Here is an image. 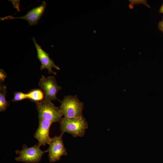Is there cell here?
I'll return each mask as SVG.
<instances>
[{
  "instance_id": "15",
  "label": "cell",
  "mask_w": 163,
  "mask_h": 163,
  "mask_svg": "<svg viewBox=\"0 0 163 163\" xmlns=\"http://www.w3.org/2000/svg\"><path fill=\"white\" fill-rule=\"evenodd\" d=\"M159 11L160 13L163 14V3L160 8Z\"/></svg>"
},
{
  "instance_id": "8",
  "label": "cell",
  "mask_w": 163,
  "mask_h": 163,
  "mask_svg": "<svg viewBox=\"0 0 163 163\" xmlns=\"http://www.w3.org/2000/svg\"><path fill=\"white\" fill-rule=\"evenodd\" d=\"M32 39L36 49L37 58L41 63L40 67V70H42L43 69H46L49 73L56 75V73L53 71L52 69L55 68L56 69L59 70V68L56 66L53 60L50 58L49 54L42 49L41 46L37 43L35 38L32 37Z\"/></svg>"
},
{
  "instance_id": "3",
  "label": "cell",
  "mask_w": 163,
  "mask_h": 163,
  "mask_svg": "<svg viewBox=\"0 0 163 163\" xmlns=\"http://www.w3.org/2000/svg\"><path fill=\"white\" fill-rule=\"evenodd\" d=\"M39 120L46 119L54 122H61L62 115L60 108L55 106L51 101L43 100L35 102Z\"/></svg>"
},
{
  "instance_id": "10",
  "label": "cell",
  "mask_w": 163,
  "mask_h": 163,
  "mask_svg": "<svg viewBox=\"0 0 163 163\" xmlns=\"http://www.w3.org/2000/svg\"><path fill=\"white\" fill-rule=\"evenodd\" d=\"M7 87L6 85L0 83V111H5L9 105L6 101Z\"/></svg>"
},
{
  "instance_id": "13",
  "label": "cell",
  "mask_w": 163,
  "mask_h": 163,
  "mask_svg": "<svg viewBox=\"0 0 163 163\" xmlns=\"http://www.w3.org/2000/svg\"><path fill=\"white\" fill-rule=\"evenodd\" d=\"M6 77L7 75L6 73L3 69H1L0 71V83H2V82H4Z\"/></svg>"
},
{
  "instance_id": "14",
  "label": "cell",
  "mask_w": 163,
  "mask_h": 163,
  "mask_svg": "<svg viewBox=\"0 0 163 163\" xmlns=\"http://www.w3.org/2000/svg\"><path fill=\"white\" fill-rule=\"evenodd\" d=\"M158 27L159 30L163 33V18L160 21L158 24Z\"/></svg>"
},
{
  "instance_id": "4",
  "label": "cell",
  "mask_w": 163,
  "mask_h": 163,
  "mask_svg": "<svg viewBox=\"0 0 163 163\" xmlns=\"http://www.w3.org/2000/svg\"><path fill=\"white\" fill-rule=\"evenodd\" d=\"M48 152L47 150L43 151L37 145L28 148L26 145L23 146L21 150H17L15 153L19 156L14 158L17 161H21L26 163H37L41 160L43 154Z\"/></svg>"
},
{
  "instance_id": "5",
  "label": "cell",
  "mask_w": 163,
  "mask_h": 163,
  "mask_svg": "<svg viewBox=\"0 0 163 163\" xmlns=\"http://www.w3.org/2000/svg\"><path fill=\"white\" fill-rule=\"evenodd\" d=\"M38 85L43 91L44 94V100L51 101L57 100L61 102L56 97L58 92L62 88L57 84L55 78L53 76L45 77L41 76Z\"/></svg>"
},
{
  "instance_id": "9",
  "label": "cell",
  "mask_w": 163,
  "mask_h": 163,
  "mask_svg": "<svg viewBox=\"0 0 163 163\" xmlns=\"http://www.w3.org/2000/svg\"><path fill=\"white\" fill-rule=\"evenodd\" d=\"M52 123L47 119L39 120V126L34 135V137L38 141V145L40 146L49 145L52 138L49 136L50 126Z\"/></svg>"
},
{
  "instance_id": "12",
  "label": "cell",
  "mask_w": 163,
  "mask_h": 163,
  "mask_svg": "<svg viewBox=\"0 0 163 163\" xmlns=\"http://www.w3.org/2000/svg\"><path fill=\"white\" fill-rule=\"evenodd\" d=\"M14 98L12 100V102H17L27 99L26 94L21 92H15L14 94Z\"/></svg>"
},
{
  "instance_id": "11",
  "label": "cell",
  "mask_w": 163,
  "mask_h": 163,
  "mask_svg": "<svg viewBox=\"0 0 163 163\" xmlns=\"http://www.w3.org/2000/svg\"><path fill=\"white\" fill-rule=\"evenodd\" d=\"M27 99L34 101L40 102L44 100V94L43 92L40 89H34L26 94Z\"/></svg>"
},
{
  "instance_id": "2",
  "label": "cell",
  "mask_w": 163,
  "mask_h": 163,
  "mask_svg": "<svg viewBox=\"0 0 163 163\" xmlns=\"http://www.w3.org/2000/svg\"><path fill=\"white\" fill-rule=\"evenodd\" d=\"M60 123L61 132L69 133L74 137L83 136L88 127V123L83 116L74 118L64 117Z\"/></svg>"
},
{
  "instance_id": "7",
  "label": "cell",
  "mask_w": 163,
  "mask_h": 163,
  "mask_svg": "<svg viewBox=\"0 0 163 163\" xmlns=\"http://www.w3.org/2000/svg\"><path fill=\"white\" fill-rule=\"evenodd\" d=\"M46 6V2L45 1H43L41 5L38 7L34 8L30 10L29 11L23 16L17 17L11 16H8L3 18H1L0 21H2L15 19H21L27 20L30 26L36 25L43 16L45 12Z\"/></svg>"
},
{
  "instance_id": "6",
  "label": "cell",
  "mask_w": 163,
  "mask_h": 163,
  "mask_svg": "<svg viewBox=\"0 0 163 163\" xmlns=\"http://www.w3.org/2000/svg\"><path fill=\"white\" fill-rule=\"evenodd\" d=\"M64 133L61 132L59 136H54L49 145L47 150L49 160L51 162L59 161L62 156H66L68 154L62 139Z\"/></svg>"
},
{
  "instance_id": "1",
  "label": "cell",
  "mask_w": 163,
  "mask_h": 163,
  "mask_svg": "<svg viewBox=\"0 0 163 163\" xmlns=\"http://www.w3.org/2000/svg\"><path fill=\"white\" fill-rule=\"evenodd\" d=\"M60 102L59 108L64 117L74 118L83 116L84 103L79 101L76 95L65 96Z\"/></svg>"
}]
</instances>
